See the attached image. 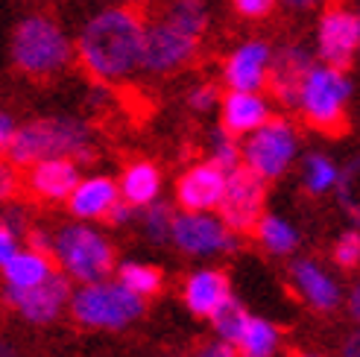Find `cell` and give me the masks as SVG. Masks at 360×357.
<instances>
[{
    "label": "cell",
    "instance_id": "1",
    "mask_svg": "<svg viewBox=\"0 0 360 357\" xmlns=\"http://www.w3.org/2000/svg\"><path fill=\"white\" fill-rule=\"evenodd\" d=\"M143 15L132 6H112L94 15L79 35V59L97 79H120L141 67Z\"/></svg>",
    "mask_w": 360,
    "mask_h": 357
},
{
    "label": "cell",
    "instance_id": "2",
    "mask_svg": "<svg viewBox=\"0 0 360 357\" xmlns=\"http://www.w3.org/2000/svg\"><path fill=\"white\" fill-rule=\"evenodd\" d=\"M6 152L15 164H35L44 162V158H65V155H77L79 162H91L94 158L91 147H88L85 123L74 117H47L30 123L24 129H15Z\"/></svg>",
    "mask_w": 360,
    "mask_h": 357
},
{
    "label": "cell",
    "instance_id": "3",
    "mask_svg": "<svg viewBox=\"0 0 360 357\" xmlns=\"http://www.w3.org/2000/svg\"><path fill=\"white\" fill-rule=\"evenodd\" d=\"M12 62L30 77H53L70 62V41L56 21L30 15L15 27Z\"/></svg>",
    "mask_w": 360,
    "mask_h": 357
},
{
    "label": "cell",
    "instance_id": "4",
    "mask_svg": "<svg viewBox=\"0 0 360 357\" xmlns=\"http://www.w3.org/2000/svg\"><path fill=\"white\" fill-rule=\"evenodd\" d=\"M352 94V85L346 79V70H337L331 65L311 67L299 91V109L311 126L322 132H343L346 129V103Z\"/></svg>",
    "mask_w": 360,
    "mask_h": 357
},
{
    "label": "cell",
    "instance_id": "5",
    "mask_svg": "<svg viewBox=\"0 0 360 357\" xmlns=\"http://www.w3.org/2000/svg\"><path fill=\"white\" fill-rule=\"evenodd\" d=\"M74 316L82 325L91 328H123L126 323L141 316L143 301L123 284H97L91 281L88 287H82L74 301Z\"/></svg>",
    "mask_w": 360,
    "mask_h": 357
},
{
    "label": "cell",
    "instance_id": "6",
    "mask_svg": "<svg viewBox=\"0 0 360 357\" xmlns=\"http://www.w3.org/2000/svg\"><path fill=\"white\" fill-rule=\"evenodd\" d=\"M56 255L70 270V275H77L79 281H88V284L105 278L115 264V252L109 240L85 226L62 228V235L56 238Z\"/></svg>",
    "mask_w": 360,
    "mask_h": 357
},
{
    "label": "cell",
    "instance_id": "7",
    "mask_svg": "<svg viewBox=\"0 0 360 357\" xmlns=\"http://www.w3.org/2000/svg\"><path fill=\"white\" fill-rule=\"evenodd\" d=\"M264 196H266V188H264V178L249 170L246 164L243 167H235L226 173V188H223V196H220V217L229 228L235 231H252L258 226V220L264 217Z\"/></svg>",
    "mask_w": 360,
    "mask_h": 357
},
{
    "label": "cell",
    "instance_id": "8",
    "mask_svg": "<svg viewBox=\"0 0 360 357\" xmlns=\"http://www.w3.org/2000/svg\"><path fill=\"white\" fill-rule=\"evenodd\" d=\"M296 152V135L287 120H266L258 129H252V138L243 147L246 167L255 170L261 178H276L290 164Z\"/></svg>",
    "mask_w": 360,
    "mask_h": 357
},
{
    "label": "cell",
    "instance_id": "9",
    "mask_svg": "<svg viewBox=\"0 0 360 357\" xmlns=\"http://www.w3.org/2000/svg\"><path fill=\"white\" fill-rule=\"evenodd\" d=\"M196 35L179 30L167 18H158L150 27H143V50H141V67L153 74H170L182 67L196 50Z\"/></svg>",
    "mask_w": 360,
    "mask_h": 357
},
{
    "label": "cell",
    "instance_id": "10",
    "mask_svg": "<svg viewBox=\"0 0 360 357\" xmlns=\"http://www.w3.org/2000/svg\"><path fill=\"white\" fill-rule=\"evenodd\" d=\"M319 59L346 70L354 62V53L360 50V12H352L343 4H331L319 21Z\"/></svg>",
    "mask_w": 360,
    "mask_h": 357
},
{
    "label": "cell",
    "instance_id": "11",
    "mask_svg": "<svg viewBox=\"0 0 360 357\" xmlns=\"http://www.w3.org/2000/svg\"><path fill=\"white\" fill-rule=\"evenodd\" d=\"M173 240L188 255H211L235 246L226 223L202 211H188L182 217H173Z\"/></svg>",
    "mask_w": 360,
    "mask_h": 357
},
{
    "label": "cell",
    "instance_id": "12",
    "mask_svg": "<svg viewBox=\"0 0 360 357\" xmlns=\"http://www.w3.org/2000/svg\"><path fill=\"white\" fill-rule=\"evenodd\" d=\"M68 278L62 275H47L41 284H32V287H9L6 296L12 305L21 311L30 323H50L56 319L62 305L68 301Z\"/></svg>",
    "mask_w": 360,
    "mask_h": 357
},
{
    "label": "cell",
    "instance_id": "13",
    "mask_svg": "<svg viewBox=\"0 0 360 357\" xmlns=\"http://www.w3.org/2000/svg\"><path fill=\"white\" fill-rule=\"evenodd\" d=\"M311 67H314V62H311L308 50L284 47L278 56L266 65V82H269L273 94L281 103L296 105L299 103V91H302V82H304V77H308Z\"/></svg>",
    "mask_w": 360,
    "mask_h": 357
},
{
    "label": "cell",
    "instance_id": "14",
    "mask_svg": "<svg viewBox=\"0 0 360 357\" xmlns=\"http://www.w3.org/2000/svg\"><path fill=\"white\" fill-rule=\"evenodd\" d=\"M226 188V170L217 164H200L182 176L176 193H179V205L185 211H208L220 205V196Z\"/></svg>",
    "mask_w": 360,
    "mask_h": 357
},
{
    "label": "cell",
    "instance_id": "15",
    "mask_svg": "<svg viewBox=\"0 0 360 357\" xmlns=\"http://www.w3.org/2000/svg\"><path fill=\"white\" fill-rule=\"evenodd\" d=\"M269 47L264 41H249L238 47L226 62V82L231 91H258L266 82Z\"/></svg>",
    "mask_w": 360,
    "mask_h": 357
},
{
    "label": "cell",
    "instance_id": "16",
    "mask_svg": "<svg viewBox=\"0 0 360 357\" xmlns=\"http://www.w3.org/2000/svg\"><path fill=\"white\" fill-rule=\"evenodd\" d=\"M266 120L269 109L255 91H231L223 100V129L231 135H246Z\"/></svg>",
    "mask_w": 360,
    "mask_h": 357
},
{
    "label": "cell",
    "instance_id": "17",
    "mask_svg": "<svg viewBox=\"0 0 360 357\" xmlns=\"http://www.w3.org/2000/svg\"><path fill=\"white\" fill-rule=\"evenodd\" d=\"M30 182L32 190L47 200H65L79 185V173L77 164H70L68 158H44V162H35Z\"/></svg>",
    "mask_w": 360,
    "mask_h": 357
},
{
    "label": "cell",
    "instance_id": "18",
    "mask_svg": "<svg viewBox=\"0 0 360 357\" xmlns=\"http://www.w3.org/2000/svg\"><path fill=\"white\" fill-rule=\"evenodd\" d=\"M68 200H70V211H74L77 217H105L120 196H117V185L112 178L97 176V178H88V182H79L70 190Z\"/></svg>",
    "mask_w": 360,
    "mask_h": 357
},
{
    "label": "cell",
    "instance_id": "19",
    "mask_svg": "<svg viewBox=\"0 0 360 357\" xmlns=\"http://www.w3.org/2000/svg\"><path fill=\"white\" fill-rule=\"evenodd\" d=\"M229 296H231V293H229L226 275H223V273H214V270L196 273V275H191L188 284H185V301H188V308H191L196 316H211Z\"/></svg>",
    "mask_w": 360,
    "mask_h": 357
},
{
    "label": "cell",
    "instance_id": "20",
    "mask_svg": "<svg viewBox=\"0 0 360 357\" xmlns=\"http://www.w3.org/2000/svg\"><path fill=\"white\" fill-rule=\"evenodd\" d=\"M293 278H296V284H299V290L304 293V299H308L316 311H331L337 301H340L337 284H334L326 273H322L316 264L299 261V264L293 266Z\"/></svg>",
    "mask_w": 360,
    "mask_h": 357
},
{
    "label": "cell",
    "instance_id": "21",
    "mask_svg": "<svg viewBox=\"0 0 360 357\" xmlns=\"http://www.w3.org/2000/svg\"><path fill=\"white\" fill-rule=\"evenodd\" d=\"M4 273L9 287H32V284H41L50 275V255L44 252H15L6 264Z\"/></svg>",
    "mask_w": 360,
    "mask_h": 357
},
{
    "label": "cell",
    "instance_id": "22",
    "mask_svg": "<svg viewBox=\"0 0 360 357\" xmlns=\"http://www.w3.org/2000/svg\"><path fill=\"white\" fill-rule=\"evenodd\" d=\"M158 188H161V178L153 164H147V162L132 164L123 178V200L135 208H143L158 196Z\"/></svg>",
    "mask_w": 360,
    "mask_h": 357
},
{
    "label": "cell",
    "instance_id": "23",
    "mask_svg": "<svg viewBox=\"0 0 360 357\" xmlns=\"http://www.w3.org/2000/svg\"><path fill=\"white\" fill-rule=\"evenodd\" d=\"M161 18H167L170 24H176L179 30H185L191 35H200L208 27V9L202 0H165V12Z\"/></svg>",
    "mask_w": 360,
    "mask_h": 357
},
{
    "label": "cell",
    "instance_id": "24",
    "mask_svg": "<svg viewBox=\"0 0 360 357\" xmlns=\"http://www.w3.org/2000/svg\"><path fill=\"white\" fill-rule=\"evenodd\" d=\"M278 346V331L276 325H269L266 319H252L249 316V323L243 328V337H240V343L238 349L243 351V357H269L276 351Z\"/></svg>",
    "mask_w": 360,
    "mask_h": 357
},
{
    "label": "cell",
    "instance_id": "25",
    "mask_svg": "<svg viewBox=\"0 0 360 357\" xmlns=\"http://www.w3.org/2000/svg\"><path fill=\"white\" fill-rule=\"evenodd\" d=\"M211 323H214V328H217V334L223 337L226 343L238 346L240 337H243V328L249 323V313H246V308L240 305L235 296H229L223 305L211 313Z\"/></svg>",
    "mask_w": 360,
    "mask_h": 357
},
{
    "label": "cell",
    "instance_id": "26",
    "mask_svg": "<svg viewBox=\"0 0 360 357\" xmlns=\"http://www.w3.org/2000/svg\"><path fill=\"white\" fill-rule=\"evenodd\" d=\"M120 284L143 299V296H155L161 290L165 275H161V270H155V266H150V264H123L120 266Z\"/></svg>",
    "mask_w": 360,
    "mask_h": 357
},
{
    "label": "cell",
    "instance_id": "27",
    "mask_svg": "<svg viewBox=\"0 0 360 357\" xmlns=\"http://www.w3.org/2000/svg\"><path fill=\"white\" fill-rule=\"evenodd\" d=\"M337 200L360 223V155L337 173Z\"/></svg>",
    "mask_w": 360,
    "mask_h": 357
},
{
    "label": "cell",
    "instance_id": "28",
    "mask_svg": "<svg viewBox=\"0 0 360 357\" xmlns=\"http://www.w3.org/2000/svg\"><path fill=\"white\" fill-rule=\"evenodd\" d=\"M255 228H258L264 246L269 249V252H276V255L290 252V249L296 246V231L278 217H261Z\"/></svg>",
    "mask_w": 360,
    "mask_h": 357
},
{
    "label": "cell",
    "instance_id": "29",
    "mask_svg": "<svg viewBox=\"0 0 360 357\" xmlns=\"http://www.w3.org/2000/svg\"><path fill=\"white\" fill-rule=\"evenodd\" d=\"M337 182V170L326 155H308L304 158V188L311 193H322Z\"/></svg>",
    "mask_w": 360,
    "mask_h": 357
},
{
    "label": "cell",
    "instance_id": "30",
    "mask_svg": "<svg viewBox=\"0 0 360 357\" xmlns=\"http://www.w3.org/2000/svg\"><path fill=\"white\" fill-rule=\"evenodd\" d=\"M147 211H143V231L150 235L153 243H165L170 235H173V214L165 202H150L143 205Z\"/></svg>",
    "mask_w": 360,
    "mask_h": 357
},
{
    "label": "cell",
    "instance_id": "31",
    "mask_svg": "<svg viewBox=\"0 0 360 357\" xmlns=\"http://www.w3.org/2000/svg\"><path fill=\"white\" fill-rule=\"evenodd\" d=\"M238 162H240V150L235 144V138H231V132L217 129L214 132V164L229 173L238 167Z\"/></svg>",
    "mask_w": 360,
    "mask_h": 357
},
{
    "label": "cell",
    "instance_id": "32",
    "mask_svg": "<svg viewBox=\"0 0 360 357\" xmlns=\"http://www.w3.org/2000/svg\"><path fill=\"white\" fill-rule=\"evenodd\" d=\"M334 261L343 266V270H354L360 264V231H346L340 238L337 249H334Z\"/></svg>",
    "mask_w": 360,
    "mask_h": 357
},
{
    "label": "cell",
    "instance_id": "33",
    "mask_svg": "<svg viewBox=\"0 0 360 357\" xmlns=\"http://www.w3.org/2000/svg\"><path fill=\"white\" fill-rule=\"evenodd\" d=\"M231 6H235V12L243 18H266L273 12L276 0H231Z\"/></svg>",
    "mask_w": 360,
    "mask_h": 357
},
{
    "label": "cell",
    "instance_id": "34",
    "mask_svg": "<svg viewBox=\"0 0 360 357\" xmlns=\"http://www.w3.org/2000/svg\"><path fill=\"white\" fill-rule=\"evenodd\" d=\"M193 357H238V346H231L226 340H214V343H205L196 349Z\"/></svg>",
    "mask_w": 360,
    "mask_h": 357
},
{
    "label": "cell",
    "instance_id": "35",
    "mask_svg": "<svg viewBox=\"0 0 360 357\" xmlns=\"http://www.w3.org/2000/svg\"><path fill=\"white\" fill-rule=\"evenodd\" d=\"M214 103H217V88H211V85L196 88V91L191 94V105L193 109H200V112H208Z\"/></svg>",
    "mask_w": 360,
    "mask_h": 357
},
{
    "label": "cell",
    "instance_id": "36",
    "mask_svg": "<svg viewBox=\"0 0 360 357\" xmlns=\"http://www.w3.org/2000/svg\"><path fill=\"white\" fill-rule=\"evenodd\" d=\"M12 255H15V231L6 223H0V266H4Z\"/></svg>",
    "mask_w": 360,
    "mask_h": 357
},
{
    "label": "cell",
    "instance_id": "37",
    "mask_svg": "<svg viewBox=\"0 0 360 357\" xmlns=\"http://www.w3.org/2000/svg\"><path fill=\"white\" fill-rule=\"evenodd\" d=\"M12 193H15V173L6 164H0V200H6Z\"/></svg>",
    "mask_w": 360,
    "mask_h": 357
},
{
    "label": "cell",
    "instance_id": "38",
    "mask_svg": "<svg viewBox=\"0 0 360 357\" xmlns=\"http://www.w3.org/2000/svg\"><path fill=\"white\" fill-rule=\"evenodd\" d=\"M12 135H15V123H12V117L0 112V150H6V147H9Z\"/></svg>",
    "mask_w": 360,
    "mask_h": 357
},
{
    "label": "cell",
    "instance_id": "39",
    "mask_svg": "<svg viewBox=\"0 0 360 357\" xmlns=\"http://www.w3.org/2000/svg\"><path fill=\"white\" fill-rule=\"evenodd\" d=\"M343 357H360V331L349 337V343L343 346Z\"/></svg>",
    "mask_w": 360,
    "mask_h": 357
},
{
    "label": "cell",
    "instance_id": "40",
    "mask_svg": "<svg viewBox=\"0 0 360 357\" xmlns=\"http://www.w3.org/2000/svg\"><path fill=\"white\" fill-rule=\"evenodd\" d=\"M349 308H352V316L360 323V281L354 284V290H352V299H349Z\"/></svg>",
    "mask_w": 360,
    "mask_h": 357
},
{
    "label": "cell",
    "instance_id": "41",
    "mask_svg": "<svg viewBox=\"0 0 360 357\" xmlns=\"http://www.w3.org/2000/svg\"><path fill=\"white\" fill-rule=\"evenodd\" d=\"M284 4L290 6V9H311V6L319 4V0H284Z\"/></svg>",
    "mask_w": 360,
    "mask_h": 357
},
{
    "label": "cell",
    "instance_id": "42",
    "mask_svg": "<svg viewBox=\"0 0 360 357\" xmlns=\"http://www.w3.org/2000/svg\"><path fill=\"white\" fill-rule=\"evenodd\" d=\"M0 357H18V354H15V349H12L9 343L0 340Z\"/></svg>",
    "mask_w": 360,
    "mask_h": 357
},
{
    "label": "cell",
    "instance_id": "43",
    "mask_svg": "<svg viewBox=\"0 0 360 357\" xmlns=\"http://www.w3.org/2000/svg\"><path fill=\"white\" fill-rule=\"evenodd\" d=\"M123 4H141V0H123Z\"/></svg>",
    "mask_w": 360,
    "mask_h": 357
},
{
    "label": "cell",
    "instance_id": "44",
    "mask_svg": "<svg viewBox=\"0 0 360 357\" xmlns=\"http://www.w3.org/2000/svg\"><path fill=\"white\" fill-rule=\"evenodd\" d=\"M299 357H311V354H299Z\"/></svg>",
    "mask_w": 360,
    "mask_h": 357
}]
</instances>
